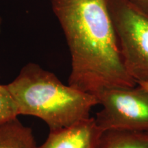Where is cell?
Segmentation results:
<instances>
[{"mask_svg": "<svg viewBox=\"0 0 148 148\" xmlns=\"http://www.w3.org/2000/svg\"><path fill=\"white\" fill-rule=\"evenodd\" d=\"M71 55L68 84L96 95L136 82L123 64L108 0H51Z\"/></svg>", "mask_w": 148, "mask_h": 148, "instance_id": "obj_1", "label": "cell"}, {"mask_svg": "<svg viewBox=\"0 0 148 148\" xmlns=\"http://www.w3.org/2000/svg\"><path fill=\"white\" fill-rule=\"evenodd\" d=\"M6 86L18 115L40 118L47 123L49 132L88 119L91 109L99 104L95 95L64 84L55 74L34 63L24 66Z\"/></svg>", "mask_w": 148, "mask_h": 148, "instance_id": "obj_2", "label": "cell"}, {"mask_svg": "<svg viewBox=\"0 0 148 148\" xmlns=\"http://www.w3.org/2000/svg\"><path fill=\"white\" fill-rule=\"evenodd\" d=\"M122 59L136 84L148 82V15L129 0H108Z\"/></svg>", "mask_w": 148, "mask_h": 148, "instance_id": "obj_3", "label": "cell"}, {"mask_svg": "<svg viewBox=\"0 0 148 148\" xmlns=\"http://www.w3.org/2000/svg\"><path fill=\"white\" fill-rule=\"evenodd\" d=\"M102 106L95 122L102 131L148 132V90L140 85L103 90L96 95Z\"/></svg>", "mask_w": 148, "mask_h": 148, "instance_id": "obj_4", "label": "cell"}, {"mask_svg": "<svg viewBox=\"0 0 148 148\" xmlns=\"http://www.w3.org/2000/svg\"><path fill=\"white\" fill-rule=\"evenodd\" d=\"M103 131L95 117L71 127L49 132L45 143L36 148H97Z\"/></svg>", "mask_w": 148, "mask_h": 148, "instance_id": "obj_5", "label": "cell"}, {"mask_svg": "<svg viewBox=\"0 0 148 148\" xmlns=\"http://www.w3.org/2000/svg\"><path fill=\"white\" fill-rule=\"evenodd\" d=\"M36 141L30 127L18 118L0 123V148H36Z\"/></svg>", "mask_w": 148, "mask_h": 148, "instance_id": "obj_6", "label": "cell"}, {"mask_svg": "<svg viewBox=\"0 0 148 148\" xmlns=\"http://www.w3.org/2000/svg\"><path fill=\"white\" fill-rule=\"evenodd\" d=\"M97 148H148V132L125 130L103 131Z\"/></svg>", "mask_w": 148, "mask_h": 148, "instance_id": "obj_7", "label": "cell"}, {"mask_svg": "<svg viewBox=\"0 0 148 148\" xmlns=\"http://www.w3.org/2000/svg\"><path fill=\"white\" fill-rule=\"evenodd\" d=\"M18 108L6 85L0 84V123L15 119Z\"/></svg>", "mask_w": 148, "mask_h": 148, "instance_id": "obj_8", "label": "cell"}, {"mask_svg": "<svg viewBox=\"0 0 148 148\" xmlns=\"http://www.w3.org/2000/svg\"><path fill=\"white\" fill-rule=\"evenodd\" d=\"M135 6L148 15V0H129Z\"/></svg>", "mask_w": 148, "mask_h": 148, "instance_id": "obj_9", "label": "cell"}, {"mask_svg": "<svg viewBox=\"0 0 148 148\" xmlns=\"http://www.w3.org/2000/svg\"><path fill=\"white\" fill-rule=\"evenodd\" d=\"M137 84L141 86L142 87L145 88V89H147L148 90V82H140V83H138Z\"/></svg>", "mask_w": 148, "mask_h": 148, "instance_id": "obj_10", "label": "cell"}, {"mask_svg": "<svg viewBox=\"0 0 148 148\" xmlns=\"http://www.w3.org/2000/svg\"><path fill=\"white\" fill-rule=\"evenodd\" d=\"M1 18H0V29H1Z\"/></svg>", "mask_w": 148, "mask_h": 148, "instance_id": "obj_11", "label": "cell"}]
</instances>
